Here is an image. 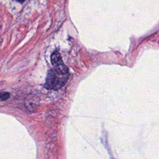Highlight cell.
I'll return each instance as SVG.
<instances>
[{
  "instance_id": "obj_3",
  "label": "cell",
  "mask_w": 159,
  "mask_h": 159,
  "mask_svg": "<svg viewBox=\"0 0 159 159\" xmlns=\"http://www.w3.org/2000/svg\"><path fill=\"white\" fill-rule=\"evenodd\" d=\"M9 98V94L8 93H0V99L6 100Z\"/></svg>"
},
{
  "instance_id": "obj_1",
  "label": "cell",
  "mask_w": 159,
  "mask_h": 159,
  "mask_svg": "<svg viewBox=\"0 0 159 159\" xmlns=\"http://www.w3.org/2000/svg\"><path fill=\"white\" fill-rule=\"evenodd\" d=\"M68 77V68L64 63L54 67L48 72L44 86L47 90H57L65 85Z\"/></svg>"
},
{
  "instance_id": "obj_2",
  "label": "cell",
  "mask_w": 159,
  "mask_h": 159,
  "mask_svg": "<svg viewBox=\"0 0 159 159\" xmlns=\"http://www.w3.org/2000/svg\"><path fill=\"white\" fill-rule=\"evenodd\" d=\"M51 62L53 67L59 66L63 64L60 54L59 52L55 51L52 54L51 56Z\"/></svg>"
},
{
  "instance_id": "obj_4",
  "label": "cell",
  "mask_w": 159,
  "mask_h": 159,
  "mask_svg": "<svg viewBox=\"0 0 159 159\" xmlns=\"http://www.w3.org/2000/svg\"><path fill=\"white\" fill-rule=\"evenodd\" d=\"M17 1H18V2H20V3H23L24 1H25V0H17Z\"/></svg>"
}]
</instances>
